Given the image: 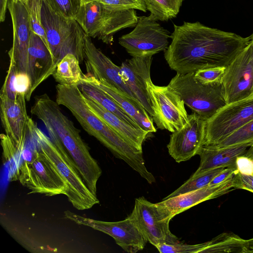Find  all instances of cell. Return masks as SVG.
Instances as JSON below:
<instances>
[{
  "instance_id": "18",
  "label": "cell",
  "mask_w": 253,
  "mask_h": 253,
  "mask_svg": "<svg viewBox=\"0 0 253 253\" xmlns=\"http://www.w3.org/2000/svg\"><path fill=\"white\" fill-rule=\"evenodd\" d=\"M84 55L86 74L98 80H105L128 96L138 101L134 94L123 81L120 74V67L115 64L109 58L97 48L92 42L90 37L86 35L84 38Z\"/></svg>"
},
{
  "instance_id": "30",
  "label": "cell",
  "mask_w": 253,
  "mask_h": 253,
  "mask_svg": "<svg viewBox=\"0 0 253 253\" xmlns=\"http://www.w3.org/2000/svg\"><path fill=\"white\" fill-rule=\"evenodd\" d=\"M225 168L224 167L217 168L195 176H191L183 184L163 200L201 189L209 185L213 178Z\"/></svg>"
},
{
  "instance_id": "32",
  "label": "cell",
  "mask_w": 253,
  "mask_h": 253,
  "mask_svg": "<svg viewBox=\"0 0 253 253\" xmlns=\"http://www.w3.org/2000/svg\"><path fill=\"white\" fill-rule=\"evenodd\" d=\"M253 142V119L229 135L214 146L225 147L235 145Z\"/></svg>"
},
{
  "instance_id": "38",
  "label": "cell",
  "mask_w": 253,
  "mask_h": 253,
  "mask_svg": "<svg viewBox=\"0 0 253 253\" xmlns=\"http://www.w3.org/2000/svg\"><path fill=\"white\" fill-rule=\"evenodd\" d=\"M232 181L234 189H242L253 193V174H244L236 170Z\"/></svg>"
},
{
  "instance_id": "14",
  "label": "cell",
  "mask_w": 253,
  "mask_h": 253,
  "mask_svg": "<svg viewBox=\"0 0 253 253\" xmlns=\"http://www.w3.org/2000/svg\"><path fill=\"white\" fill-rule=\"evenodd\" d=\"M206 127V121L198 114L188 115L186 125L170 135L167 148L170 156L179 163L198 155L205 144Z\"/></svg>"
},
{
  "instance_id": "3",
  "label": "cell",
  "mask_w": 253,
  "mask_h": 253,
  "mask_svg": "<svg viewBox=\"0 0 253 253\" xmlns=\"http://www.w3.org/2000/svg\"><path fill=\"white\" fill-rule=\"evenodd\" d=\"M31 113L44 124L48 133L58 137L75 163L84 182L96 195V184L102 170L90 154L79 130L62 113L59 105L44 93L34 97Z\"/></svg>"
},
{
  "instance_id": "31",
  "label": "cell",
  "mask_w": 253,
  "mask_h": 253,
  "mask_svg": "<svg viewBox=\"0 0 253 253\" xmlns=\"http://www.w3.org/2000/svg\"><path fill=\"white\" fill-rule=\"evenodd\" d=\"M21 1L27 9L31 31L41 38L50 50L45 32L42 22L41 9L43 0H22Z\"/></svg>"
},
{
  "instance_id": "29",
  "label": "cell",
  "mask_w": 253,
  "mask_h": 253,
  "mask_svg": "<svg viewBox=\"0 0 253 253\" xmlns=\"http://www.w3.org/2000/svg\"><path fill=\"white\" fill-rule=\"evenodd\" d=\"M147 10L158 21H167L178 13L184 0H144Z\"/></svg>"
},
{
  "instance_id": "7",
  "label": "cell",
  "mask_w": 253,
  "mask_h": 253,
  "mask_svg": "<svg viewBox=\"0 0 253 253\" xmlns=\"http://www.w3.org/2000/svg\"><path fill=\"white\" fill-rule=\"evenodd\" d=\"M171 35L151 14L138 17L134 29L119 39V44L133 57L153 56L165 51Z\"/></svg>"
},
{
  "instance_id": "42",
  "label": "cell",
  "mask_w": 253,
  "mask_h": 253,
  "mask_svg": "<svg viewBox=\"0 0 253 253\" xmlns=\"http://www.w3.org/2000/svg\"><path fill=\"white\" fill-rule=\"evenodd\" d=\"M244 155L253 160V142L248 148L247 152Z\"/></svg>"
},
{
  "instance_id": "21",
  "label": "cell",
  "mask_w": 253,
  "mask_h": 253,
  "mask_svg": "<svg viewBox=\"0 0 253 253\" xmlns=\"http://www.w3.org/2000/svg\"><path fill=\"white\" fill-rule=\"evenodd\" d=\"M232 178L218 184L209 185L201 189L163 200L159 203L167 208L174 217L200 203L218 198L232 191L234 189Z\"/></svg>"
},
{
  "instance_id": "10",
  "label": "cell",
  "mask_w": 253,
  "mask_h": 253,
  "mask_svg": "<svg viewBox=\"0 0 253 253\" xmlns=\"http://www.w3.org/2000/svg\"><path fill=\"white\" fill-rule=\"evenodd\" d=\"M146 87L154 115L152 117L158 128L173 132L187 123L188 115L181 97L169 85L154 84L151 79Z\"/></svg>"
},
{
  "instance_id": "8",
  "label": "cell",
  "mask_w": 253,
  "mask_h": 253,
  "mask_svg": "<svg viewBox=\"0 0 253 253\" xmlns=\"http://www.w3.org/2000/svg\"><path fill=\"white\" fill-rule=\"evenodd\" d=\"M17 180L31 190L30 194L47 196L67 194L66 182L37 144L31 161L21 165Z\"/></svg>"
},
{
  "instance_id": "25",
  "label": "cell",
  "mask_w": 253,
  "mask_h": 253,
  "mask_svg": "<svg viewBox=\"0 0 253 253\" xmlns=\"http://www.w3.org/2000/svg\"><path fill=\"white\" fill-rule=\"evenodd\" d=\"M78 86L84 95L88 97L128 124L136 127L140 128L132 118L102 90L91 84L83 82Z\"/></svg>"
},
{
  "instance_id": "46",
  "label": "cell",
  "mask_w": 253,
  "mask_h": 253,
  "mask_svg": "<svg viewBox=\"0 0 253 253\" xmlns=\"http://www.w3.org/2000/svg\"><path fill=\"white\" fill-rule=\"evenodd\" d=\"M253 37V33L252 34Z\"/></svg>"
},
{
  "instance_id": "17",
  "label": "cell",
  "mask_w": 253,
  "mask_h": 253,
  "mask_svg": "<svg viewBox=\"0 0 253 253\" xmlns=\"http://www.w3.org/2000/svg\"><path fill=\"white\" fill-rule=\"evenodd\" d=\"M25 91H18L14 100L0 98V117L5 134L15 145L23 149L29 118L27 115Z\"/></svg>"
},
{
  "instance_id": "24",
  "label": "cell",
  "mask_w": 253,
  "mask_h": 253,
  "mask_svg": "<svg viewBox=\"0 0 253 253\" xmlns=\"http://www.w3.org/2000/svg\"><path fill=\"white\" fill-rule=\"evenodd\" d=\"M74 19L87 36L98 38L106 22L105 6L97 0L83 3Z\"/></svg>"
},
{
  "instance_id": "43",
  "label": "cell",
  "mask_w": 253,
  "mask_h": 253,
  "mask_svg": "<svg viewBox=\"0 0 253 253\" xmlns=\"http://www.w3.org/2000/svg\"><path fill=\"white\" fill-rule=\"evenodd\" d=\"M250 253H253V238L247 240Z\"/></svg>"
},
{
  "instance_id": "23",
  "label": "cell",
  "mask_w": 253,
  "mask_h": 253,
  "mask_svg": "<svg viewBox=\"0 0 253 253\" xmlns=\"http://www.w3.org/2000/svg\"><path fill=\"white\" fill-rule=\"evenodd\" d=\"M84 96L90 109L99 118L133 146L142 151V144L149 134L148 132L128 124L88 97Z\"/></svg>"
},
{
  "instance_id": "36",
  "label": "cell",
  "mask_w": 253,
  "mask_h": 253,
  "mask_svg": "<svg viewBox=\"0 0 253 253\" xmlns=\"http://www.w3.org/2000/svg\"><path fill=\"white\" fill-rule=\"evenodd\" d=\"M205 245V243L189 245L180 242L174 244H163L156 248L161 253H200L204 248Z\"/></svg>"
},
{
  "instance_id": "40",
  "label": "cell",
  "mask_w": 253,
  "mask_h": 253,
  "mask_svg": "<svg viewBox=\"0 0 253 253\" xmlns=\"http://www.w3.org/2000/svg\"><path fill=\"white\" fill-rule=\"evenodd\" d=\"M236 170L235 169L225 168L213 178L209 185L218 184L227 180L233 177Z\"/></svg>"
},
{
  "instance_id": "26",
  "label": "cell",
  "mask_w": 253,
  "mask_h": 253,
  "mask_svg": "<svg viewBox=\"0 0 253 253\" xmlns=\"http://www.w3.org/2000/svg\"><path fill=\"white\" fill-rule=\"evenodd\" d=\"M84 75L79 60L72 53L66 55L58 63L52 74L55 81L58 84L69 85H78L82 83Z\"/></svg>"
},
{
  "instance_id": "12",
  "label": "cell",
  "mask_w": 253,
  "mask_h": 253,
  "mask_svg": "<svg viewBox=\"0 0 253 253\" xmlns=\"http://www.w3.org/2000/svg\"><path fill=\"white\" fill-rule=\"evenodd\" d=\"M64 216L78 224L87 226L109 235L118 245L129 253H136L142 251L147 242L130 214L124 220L115 222L89 218L69 211L64 212Z\"/></svg>"
},
{
  "instance_id": "5",
  "label": "cell",
  "mask_w": 253,
  "mask_h": 253,
  "mask_svg": "<svg viewBox=\"0 0 253 253\" xmlns=\"http://www.w3.org/2000/svg\"><path fill=\"white\" fill-rule=\"evenodd\" d=\"M28 129L32 133L38 148L49 159L67 185L66 196L78 210H88L99 203L84 182L78 170L68 163L53 143L29 118Z\"/></svg>"
},
{
  "instance_id": "1",
  "label": "cell",
  "mask_w": 253,
  "mask_h": 253,
  "mask_svg": "<svg viewBox=\"0 0 253 253\" xmlns=\"http://www.w3.org/2000/svg\"><path fill=\"white\" fill-rule=\"evenodd\" d=\"M173 27L164 56L171 69L180 74L226 67L253 39L252 35L243 37L199 22H184Z\"/></svg>"
},
{
  "instance_id": "41",
  "label": "cell",
  "mask_w": 253,
  "mask_h": 253,
  "mask_svg": "<svg viewBox=\"0 0 253 253\" xmlns=\"http://www.w3.org/2000/svg\"><path fill=\"white\" fill-rule=\"evenodd\" d=\"M9 0H0V21L4 22Z\"/></svg>"
},
{
  "instance_id": "35",
  "label": "cell",
  "mask_w": 253,
  "mask_h": 253,
  "mask_svg": "<svg viewBox=\"0 0 253 253\" xmlns=\"http://www.w3.org/2000/svg\"><path fill=\"white\" fill-rule=\"evenodd\" d=\"M226 67H213L200 69L194 73L195 78L202 84H222Z\"/></svg>"
},
{
  "instance_id": "11",
  "label": "cell",
  "mask_w": 253,
  "mask_h": 253,
  "mask_svg": "<svg viewBox=\"0 0 253 253\" xmlns=\"http://www.w3.org/2000/svg\"><path fill=\"white\" fill-rule=\"evenodd\" d=\"M253 119V94L221 108L206 121L204 145H215Z\"/></svg>"
},
{
  "instance_id": "39",
  "label": "cell",
  "mask_w": 253,
  "mask_h": 253,
  "mask_svg": "<svg viewBox=\"0 0 253 253\" xmlns=\"http://www.w3.org/2000/svg\"><path fill=\"white\" fill-rule=\"evenodd\" d=\"M236 170L244 174H253V160L244 155L238 156L236 160Z\"/></svg>"
},
{
  "instance_id": "15",
  "label": "cell",
  "mask_w": 253,
  "mask_h": 253,
  "mask_svg": "<svg viewBox=\"0 0 253 253\" xmlns=\"http://www.w3.org/2000/svg\"><path fill=\"white\" fill-rule=\"evenodd\" d=\"M8 9L13 25V44L8 52L13 60L18 75L28 76L27 63L29 43L31 33L29 16L24 4L20 0H9Z\"/></svg>"
},
{
  "instance_id": "13",
  "label": "cell",
  "mask_w": 253,
  "mask_h": 253,
  "mask_svg": "<svg viewBox=\"0 0 253 253\" xmlns=\"http://www.w3.org/2000/svg\"><path fill=\"white\" fill-rule=\"evenodd\" d=\"M222 84L227 104L253 94V37L225 68Z\"/></svg>"
},
{
  "instance_id": "9",
  "label": "cell",
  "mask_w": 253,
  "mask_h": 253,
  "mask_svg": "<svg viewBox=\"0 0 253 253\" xmlns=\"http://www.w3.org/2000/svg\"><path fill=\"white\" fill-rule=\"evenodd\" d=\"M130 215L147 242L156 248L163 244L180 242L169 230V221L173 217L169 210L159 202L152 203L144 197L137 198Z\"/></svg>"
},
{
  "instance_id": "34",
  "label": "cell",
  "mask_w": 253,
  "mask_h": 253,
  "mask_svg": "<svg viewBox=\"0 0 253 253\" xmlns=\"http://www.w3.org/2000/svg\"><path fill=\"white\" fill-rule=\"evenodd\" d=\"M9 68L4 83L0 91V98L14 100L18 94V73L15 64L13 60H9Z\"/></svg>"
},
{
  "instance_id": "16",
  "label": "cell",
  "mask_w": 253,
  "mask_h": 253,
  "mask_svg": "<svg viewBox=\"0 0 253 253\" xmlns=\"http://www.w3.org/2000/svg\"><path fill=\"white\" fill-rule=\"evenodd\" d=\"M51 52L40 37L31 31L28 51L27 74L29 86L26 99L29 101L34 91L56 69Z\"/></svg>"
},
{
  "instance_id": "4",
  "label": "cell",
  "mask_w": 253,
  "mask_h": 253,
  "mask_svg": "<svg viewBox=\"0 0 253 253\" xmlns=\"http://www.w3.org/2000/svg\"><path fill=\"white\" fill-rule=\"evenodd\" d=\"M41 18L55 65L68 53L74 54L80 64L82 63L84 61L86 34L77 21L57 14L44 0Z\"/></svg>"
},
{
  "instance_id": "33",
  "label": "cell",
  "mask_w": 253,
  "mask_h": 253,
  "mask_svg": "<svg viewBox=\"0 0 253 253\" xmlns=\"http://www.w3.org/2000/svg\"><path fill=\"white\" fill-rule=\"evenodd\" d=\"M57 14L68 18H75L83 4L82 0H44Z\"/></svg>"
},
{
  "instance_id": "19",
  "label": "cell",
  "mask_w": 253,
  "mask_h": 253,
  "mask_svg": "<svg viewBox=\"0 0 253 253\" xmlns=\"http://www.w3.org/2000/svg\"><path fill=\"white\" fill-rule=\"evenodd\" d=\"M152 60V56L132 57L122 62L120 71L124 82L151 117L154 113L146 87V81L151 79Z\"/></svg>"
},
{
  "instance_id": "2",
  "label": "cell",
  "mask_w": 253,
  "mask_h": 253,
  "mask_svg": "<svg viewBox=\"0 0 253 253\" xmlns=\"http://www.w3.org/2000/svg\"><path fill=\"white\" fill-rule=\"evenodd\" d=\"M56 102L67 108L83 129L97 139L117 158L124 161L143 178L150 172L146 169L140 151L99 118L89 107L77 85L56 86Z\"/></svg>"
},
{
  "instance_id": "6",
  "label": "cell",
  "mask_w": 253,
  "mask_h": 253,
  "mask_svg": "<svg viewBox=\"0 0 253 253\" xmlns=\"http://www.w3.org/2000/svg\"><path fill=\"white\" fill-rule=\"evenodd\" d=\"M168 85L178 94L185 105L206 121L227 104L222 84H202L195 78L194 73H177Z\"/></svg>"
},
{
  "instance_id": "44",
  "label": "cell",
  "mask_w": 253,
  "mask_h": 253,
  "mask_svg": "<svg viewBox=\"0 0 253 253\" xmlns=\"http://www.w3.org/2000/svg\"><path fill=\"white\" fill-rule=\"evenodd\" d=\"M93 0H82V1H83V3H86V2H90V1H93Z\"/></svg>"
},
{
  "instance_id": "28",
  "label": "cell",
  "mask_w": 253,
  "mask_h": 253,
  "mask_svg": "<svg viewBox=\"0 0 253 253\" xmlns=\"http://www.w3.org/2000/svg\"><path fill=\"white\" fill-rule=\"evenodd\" d=\"M4 162L8 170V180H18L23 149L17 148L5 133L0 135Z\"/></svg>"
},
{
  "instance_id": "37",
  "label": "cell",
  "mask_w": 253,
  "mask_h": 253,
  "mask_svg": "<svg viewBox=\"0 0 253 253\" xmlns=\"http://www.w3.org/2000/svg\"><path fill=\"white\" fill-rule=\"evenodd\" d=\"M106 6L115 10L137 9L146 12L144 0H97Z\"/></svg>"
},
{
  "instance_id": "27",
  "label": "cell",
  "mask_w": 253,
  "mask_h": 253,
  "mask_svg": "<svg viewBox=\"0 0 253 253\" xmlns=\"http://www.w3.org/2000/svg\"><path fill=\"white\" fill-rule=\"evenodd\" d=\"M205 243L201 253H250L247 240L234 233H223Z\"/></svg>"
},
{
  "instance_id": "22",
  "label": "cell",
  "mask_w": 253,
  "mask_h": 253,
  "mask_svg": "<svg viewBox=\"0 0 253 253\" xmlns=\"http://www.w3.org/2000/svg\"><path fill=\"white\" fill-rule=\"evenodd\" d=\"M252 144L245 143L225 147L204 145L198 154L200 157L199 167L192 176L217 168L236 169L237 158L245 155Z\"/></svg>"
},
{
  "instance_id": "45",
  "label": "cell",
  "mask_w": 253,
  "mask_h": 253,
  "mask_svg": "<svg viewBox=\"0 0 253 253\" xmlns=\"http://www.w3.org/2000/svg\"><path fill=\"white\" fill-rule=\"evenodd\" d=\"M20 0V1H21V0Z\"/></svg>"
},
{
  "instance_id": "20",
  "label": "cell",
  "mask_w": 253,
  "mask_h": 253,
  "mask_svg": "<svg viewBox=\"0 0 253 253\" xmlns=\"http://www.w3.org/2000/svg\"><path fill=\"white\" fill-rule=\"evenodd\" d=\"M82 82L96 86L109 95L135 120L140 128L149 133L157 131L152 118L139 102L128 96L103 79L98 80L86 74Z\"/></svg>"
}]
</instances>
